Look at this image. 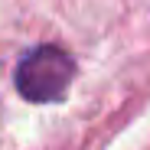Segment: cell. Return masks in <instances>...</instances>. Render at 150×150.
<instances>
[{"instance_id": "obj_1", "label": "cell", "mask_w": 150, "mask_h": 150, "mask_svg": "<svg viewBox=\"0 0 150 150\" xmlns=\"http://www.w3.org/2000/svg\"><path fill=\"white\" fill-rule=\"evenodd\" d=\"M75 75V62L59 46H36L16 65V88L30 101H56L65 95Z\"/></svg>"}]
</instances>
